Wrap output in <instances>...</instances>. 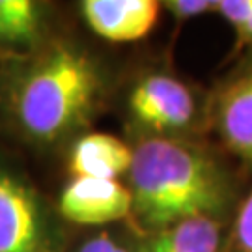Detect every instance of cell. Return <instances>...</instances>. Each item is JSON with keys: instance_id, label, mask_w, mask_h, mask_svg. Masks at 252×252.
<instances>
[{"instance_id": "6da1fadb", "label": "cell", "mask_w": 252, "mask_h": 252, "mask_svg": "<svg viewBox=\"0 0 252 252\" xmlns=\"http://www.w3.org/2000/svg\"><path fill=\"white\" fill-rule=\"evenodd\" d=\"M129 176L133 211L159 232L187 219L211 217L224 204V185L213 162L170 138L136 146Z\"/></svg>"}, {"instance_id": "7a4b0ae2", "label": "cell", "mask_w": 252, "mask_h": 252, "mask_svg": "<svg viewBox=\"0 0 252 252\" xmlns=\"http://www.w3.org/2000/svg\"><path fill=\"white\" fill-rule=\"evenodd\" d=\"M99 79L88 56L56 45L25 65L9 92V112L36 142H54L90 114Z\"/></svg>"}, {"instance_id": "3957f363", "label": "cell", "mask_w": 252, "mask_h": 252, "mask_svg": "<svg viewBox=\"0 0 252 252\" xmlns=\"http://www.w3.org/2000/svg\"><path fill=\"white\" fill-rule=\"evenodd\" d=\"M0 252H58L36 192L0 162Z\"/></svg>"}, {"instance_id": "277c9868", "label": "cell", "mask_w": 252, "mask_h": 252, "mask_svg": "<svg viewBox=\"0 0 252 252\" xmlns=\"http://www.w3.org/2000/svg\"><path fill=\"white\" fill-rule=\"evenodd\" d=\"M58 209L75 224H108L133 211V196L118 180L73 178L63 187Z\"/></svg>"}, {"instance_id": "5b68a950", "label": "cell", "mask_w": 252, "mask_h": 252, "mask_svg": "<svg viewBox=\"0 0 252 252\" xmlns=\"http://www.w3.org/2000/svg\"><path fill=\"white\" fill-rule=\"evenodd\" d=\"M129 107L138 122L155 131H174L189 126L194 99L189 88L168 75H150L136 84Z\"/></svg>"}, {"instance_id": "8992f818", "label": "cell", "mask_w": 252, "mask_h": 252, "mask_svg": "<svg viewBox=\"0 0 252 252\" xmlns=\"http://www.w3.org/2000/svg\"><path fill=\"white\" fill-rule=\"evenodd\" d=\"M161 4L155 0H86L82 15L107 41H138L153 30Z\"/></svg>"}, {"instance_id": "52a82bcc", "label": "cell", "mask_w": 252, "mask_h": 252, "mask_svg": "<svg viewBox=\"0 0 252 252\" xmlns=\"http://www.w3.org/2000/svg\"><path fill=\"white\" fill-rule=\"evenodd\" d=\"M133 150L120 138L105 133H92L79 138L69 155V172L73 178L118 180L129 174Z\"/></svg>"}, {"instance_id": "ba28073f", "label": "cell", "mask_w": 252, "mask_h": 252, "mask_svg": "<svg viewBox=\"0 0 252 252\" xmlns=\"http://www.w3.org/2000/svg\"><path fill=\"white\" fill-rule=\"evenodd\" d=\"M219 129L226 144L252 164V65L220 95Z\"/></svg>"}, {"instance_id": "9c48e42d", "label": "cell", "mask_w": 252, "mask_h": 252, "mask_svg": "<svg viewBox=\"0 0 252 252\" xmlns=\"http://www.w3.org/2000/svg\"><path fill=\"white\" fill-rule=\"evenodd\" d=\"M220 226L213 217H194L161 230L144 252H217Z\"/></svg>"}, {"instance_id": "30bf717a", "label": "cell", "mask_w": 252, "mask_h": 252, "mask_svg": "<svg viewBox=\"0 0 252 252\" xmlns=\"http://www.w3.org/2000/svg\"><path fill=\"white\" fill-rule=\"evenodd\" d=\"M41 8L32 0H0V45L27 47L39 37Z\"/></svg>"}, {"instance_id": "8fae6325", "label": "cell", "mask_w": 252, "mask_h": 252, "mask_svg": "<svg viewBox=\"0 0 252 252\" xmlns=\"http://www.w3.org/2000/svg\"><path fill=\"white\" fill-rule=\"evenodd\" d=\"M217 11L235 28L241 43L252 45V0H219Z\"/></svg>"}, {"instance_id": "7c38bea8", "label": "cell", "mask_w": 252, "mask_h": 252, "mask_svg": "<svg viewBox=\"0 0 252 252\" xmlns=\"http://www.w3.org/2000/svg\"><path fill=\"white\" fill-rule=\"evenodd\" d=\"M235 249L237 252H252V190L235 217Z\"/></svg>"}, {"instance_id": "4fadbf2b", "label": "cell", "mask_w": 252, "mask_h": 252, "mask_svg": "<svg viewBox=\"0 0 252 252\" xmlns=\"http://www.w3.org/2000/svg\"><path fill=\"white\" fill-rule=\"evenodd\" d=\"M164 6L178 19H187L202 15L209 9H217V2H209V0H170Z\"/></svg>"}, {"instance_id": "5bb4252c", "label": "cell", "mask_w": 252, "mask_h": 252, "mask_svg": "<svg viewBox=\"0 0 252 252\" xmlns=\"http://www.w3.org/2000/svg\"><path fill=\"white\" fill-rule=\"evenodd\" d=\"M77 252H129V251H127L126 247H122V245L118 243L116 239H112L110 235L101 234L88 239V241H84L79 247Z\"/></svg>"}]
</instances>
